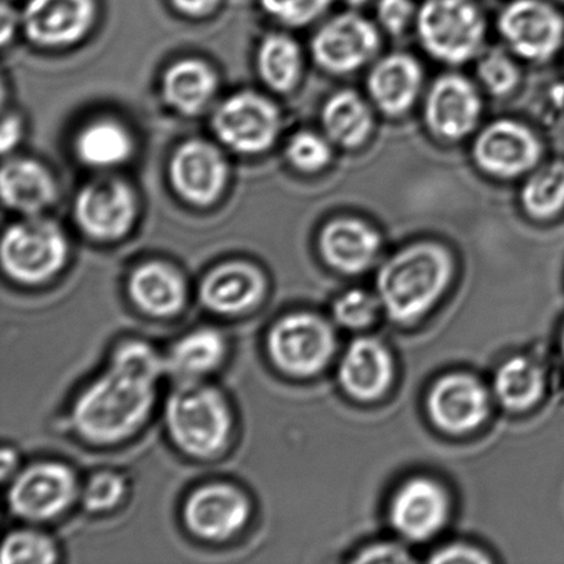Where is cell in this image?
I'll return each instance as SVG.
<instances>
[{"instance_id": "1", "label": "cell", "mask_w": 564, "mask_h": 564, "mask_svg": "<svg viewBox=\"0 0 564 564\" xmlns=\"http://www.w3.org/2000/svg\"><path fill=\"white\" fill-rule=\"evenodd\" d=\"M164 370V359L147 343L127 341L116 348L107 370L72 408L77 434L96 445L129 438L151 414Z\"/></svg>"}, {"instance_id": "2", "label": "cell", "mask_w": 564, "mask_h": 564, "mask_svg": "<svg viewBox=\"0 0 564 564\" xmlns=\"http://www.w3.org/2000/svg\"><path fill=\"white\" fill-rule=\"evenodd\" d=\"M455 273V259L442 242H412L381 264L376 288L381 307L398 324H412L444 295Z\"/></svg>"}, {"instance_id": "3", "label": "cell", "mask_w": 564, "mask_h": 564, "mask_svg": "<svg viewBox=\"0 0 564 564\" xmlns=\"http://www.w3.org/2000/svg\"><path fill=\"white\" fill-rule=\"evenodd\" d=\"M165 425L186 455L208 458L229 444L234 419L223 392L200 381H181L165 405Z\"/></svg>"}, {"instance_id": "4", "label": "cell", "mask_w": 564, "mask_h": 564, "mask_svg": "<svg viewBox=\"0 0 564 564\" xmlns=\"http://www.w3.org/2000/svg\"><path fill=\"white\" fill-rule=\"evenodd\" d=\"M414 30L431 58L456 68L486 48L488 20L478 0H423Z\"/></svg>"}, {"instance_id": "5", "label": "cell", "mask_w": 564, "mask_h": 564, "mask_svg": "<svg viewBox=\"0 0 564 564\" xmlns=\"http://www.w3.org/2000/svg\"><path fill=\"white\" fill-rule=\"evenodd\" d=\"M0 258L4 273L21 284L53 279L68 259V241L53 220L33 215L4 231Z\"/></svg>"}, {"instance_id": "6", "label": "cell", "mask_w": 564, "mask_h": 564, "mask_svg": "<svg viewBox=\"0 0 564 564\" xmlns=\"http://www.w3.org/2000/svg\"><path fill=\"white\" fill-rule=\"evenodd\" d=\"M544 145L523 121L497 119L474 134L471 158L480 173L497 181L527 178L543 163Z\"/></svg>"}, {"instance_id": "7", "label": "cell", "mask_w": 564, "mask_h": 564, "mask_svg": "<svg viewBox=\"0 0 564 564\" xmlns=\"http://www.w3.org/2000/svg\"><path fill=\"white\" fill-rule=\"evenodd\" d=\"M381 50L376 21L348 9L332 15L314 33L310 52L315 65L326 74L347 76L372 65Z\"/></svg>"}, {"instance_id": "8", "label": "cell", "mask_w": 564, "mask_h": 564, "mask_svg": "<svg viewBox=\"0 0 564 564\" xmlns=\"http://www.w3.org/2000/svg\"><path fill=\"white\" fill-rule=\"evenodd\" d=\"M497 32L519 59L545 64L564 46V14L551 0H511L497 15Z\"/></svg>"}, {"instance_id": "9", "label": "cell", "mask_w": 564, "mask_h": 564, "mask_svg": "<svg viewBox=\"0 0 564 564\" xmlns=\"http://www.w3.org/2000/svg\"><path fill=\"white\" fill-rule=\"evenodd\" d=\"M336 350L334 329L312 313L285 315L268 335V351L273 364L293 378H310L323 372Z\"/></svg>"}, {"instance_id": "10", "label": "cell", "mask_w": 564, "mask_h": 564, "mask_svg": "<svg viewBox=\"0 0 564 564\" xmlns=\"http://www.w3.org/2000/svg\"><path fill=\"white\" fill-rule=\"evenodd\" d=\"M484 99L479 87L458 72L435 77L424 94L423 123L431 137L445 143H457L479 130Z\"/></svg>"}, {"instance_id": "11", "label": "cell", "mask_w": 564, "mask_h": 564, "mask_svg": "<svg viewBox=\"0 0 564 564\" xmlns=\"http://www.w3.org/2000/svg\"><path fill=\"white\" fill-rule=\"evenodd\" d=\"M74 471L61 463H37L11 478L10 511L31 522L57 518L79 497Z\"/></svg>"}, {"instance_id": "12", "label": "cell", "mask_w": 564, "mask_h": 564, "mask_svg": "<svg viewBox=\"0 0 564 564\" xmlns=\"http://www.w3.org/2000/svg\"><path fill=\"white\" fill-rule=\"evenodd\" d=\"M213 129L218 140L237 153L267 152L280 134V110L261 94H235L215 110Z\"/></svg>"}, {"instance_id": "13", "label": "cell", "mask_w": 564, "mask_h": 564, "mask_svg": "<svg viewBox=\"0 0 564 564\" xmlns=\"http://www.w3.org/2000/svg\"><path fill=\"white\" fill-rule=\"evenodd\" d=\"M135 215L134 193L120 180L93 181L76 196V224L94 240L121 239L134 225Z\"/></svg>"}, {"instance_id": "14", "label": "cell", "mask_w": 564, "mask_h": 564, "mask_svg": "<svg viewBox=\"0 0 564 564\" xmlns=\"http://www.w3.org/2000/svg\"><path fill=\"white\" fill-rule=\"evenodd\" d=\"M251 518V502L239 488L212 484L193 491L184 507L186 528L196 538L220 543L235 538Z\"/></svg>"}, {"instance_id": "15", "label": "cell", "mask_w": 564, "mask_h": 564, "mask_svg": "<svg viewBox=\"0 0 564 564\" xmlns=\"http://www.w3.org/2000/svg\"><path fill=\"white\" fill-rule=\"evenodd\" d=\"M365 86L379 113L390 119L402 118L422 97L424 69L413 54L392 52L373 61Z\"/></svg>"}, {"instance_id": "16", "label": "cell", "mask_w": 564, "mask_h": 564, "mask_svg": "<svg viewBox=\"0 0 564 564\" xmlns=\"http://www.w3.org/2000/svg\"><path fill=\"white\" fill-rule=\"evenodd\" d=\"M96 14V0H26L20 22L36 46L68 47L86 36Z\"/></svg>"}, {"instance_id": "17", "label": "cell", "mask_w": 564, "mask_h": 564, "mask_svg": "<svg viewBox=\"0 0 564 564\" xmlns=\"http://www.w3.org/2000/svg\"><path fill=\"white\" fill-rule=\"evenodd\" d=\"M433 423L447 434L471 433L489 414V394L471 375L453 373L435 381L427 400Z\"/></svg>"}, {"instance_id": "18", "label": "cell", "mask_w": 564, "mask_h": 564, "mask_svg": "<svg viewBox=\"0 0 564 564\" xmlns=\"http://www.w3.org/2000/svg\"><path fill=\"white\" fill-rule=\"evenodd\" d=\"M451 516L446 490L434 479L413 478L397 490L390 519L398 533L411 541L435 538Z\"/></svg>"}, {"instance_id": "19", "label": "cell", "mask_w": 564, "mask_h": 564, "mask_svg": "<svg viewBox=\"0 0 564 564\" xmlns=\"http://www.w3.org/2000/svg\"><path fill=\"white\" fill-rule=\"evenodd\" d=\"M383 247L380 231L368 220L340 215L323 226L318 235L321 257L343 274H361L373 267Z\"/></svg>"}, {"instance_id": "20", "label": "cell", "mask_w": 564, "mask_h": 564, "mask_svg": "<svg viewBox=\"0 0 564 564\" xmlns=\"http://www.w3.org/2000/svg\"><path fill=\"white\" fill-rule=\"evenodd\" d=\"M170 180L175 192L186 202L208 206L224 191L228 164L213 143L191 140L182 143L171 159Z\"/></svg>"}, {"instance_id": "21", "label": "cell", "mask_w": 564, "mask_h": 564, "mask_svg": "<svg viewBox=\"0 0 564 564\" xmlns=\"http://www.w3.org/2000/svg\"><path fill=\"white\" fill-rule=\"evenodd\" d=\"M267 293L261 270L245 262L220 264L202 281L200 299L209 312L237 315L258 306Z\"/></svg>"}, {"instance_id": "22", "label": "cell", "mask_w": 564, "mask_h": 564, "mask_svg": "<svg viewBox=\"0 0 564 564\" xmlns=\"http://www.w3.org/2000/svg\"><path fill=\"white\" fill-rule=\"evenodd\" d=\"M343 390L357 401H376L394 380L391 354L376 339L361 337L347 348L339 367Z\"/></svg>"}, {"instance_id": "23", "label": "cell", "mask_w": 564, "mask_h": 564, "mask_svg": "<svg viewBox=\"0 0 564 564\" xmlns=\"http://www.w3.org/2000/svg\"><path fill=\"white\" fill-rule=\"evenodd\" d=\"M375 108L352 88H340L330 94L321 109V126L335 148L358 151L372 138L376 129Z\"/></svg>"}, {"instance_id": "24", "label": "cell", "mask_w": 564, "mask_h": 564, "mask_svg": "<svg viewBox=\"0 0 564 564\" xmlns=\"http://www.w3.org/2000/svg\"><path fill=\"white\" fill-rule=\"evenodd\" d=\"M131 301L143 313L153 317L178 314L186 303L184 278L163 262H148L138 267L129 279Z\"/></svg>"}, {"instance_id": "25", "label": "cell", "mask_w": 564, "mask_h": 564, "mask_svg": "<svg viewBox=\"0 0 564 564\" xmlns=\"http://www.w3.org/2000/svg\"><path fill=\"white\" fill-rule=\"evenodd\" d=\"M0 192L6 207L33 217L52 206L57 187L42 164L30 159H17L3 165Z\"/></svg>"}, {"instance_id": "26", "label": "cell", "mask_w": 564, "mask_h": 564, "mask_svg": "<svg viewBox=\"0 0 564 564\" xmlns=\"http://www.w3.org/2000/svg\"><path fill=\"white\" fill-rule=\"evenodd\" d=\"M214 70L200 59L187 58L171 65L163 76L165 101L182 115H197L208 107L217 93Z\"/></svg>"}, {"instance_id": "27", "label": "cell", "mask_w": 564, "mask_h": 564, "mask_svg": "<svg viewBox=\"0 0 564 564\" xmlns=\"http://www.w3.org/2000/svg\"><path fill=\"white\" fill-rule=\"evenodd\" d=\"M226 341L223 332L200 328L175 343L164 359L165 369L181 381H198L223 364Z\"/></svg>"}, {"instance_id": "28", "label": "cell", "mask_w": 564, "mask_h": 564, "mask_svg": "<svg viewBox=\"0 0 564 564\" xmlns=\"http://www.w3.org/2000/svg\"><path fill=\"white\" fill-rule=\"evenodd\" d=\"M519 204L529 219L549 224L564 213V159L541 163L523 181Z\"/></svg>"}, {"instance_id": "29", "label": "cell", "mask_w": 564, "mask_h": 564, "mask_svg": "<svg viewBox=\"0 0 564 564\" xmlns=\"http://www.w3.org/2000/svg\"><path fill=\"white\" fill-rule=\"evenodd\" d=\"M134 142L129 130L118 121L101 119L83 127L75 151L82 163L94 169H112L131 158Z\"/></svg>"}, {"instance_id": "30", "label": "cell", "mask_w": 564, "mask_h": 564, "mask_svg": "<svg viewBox=\"0 0 564 564\" xmlns=\"http://www.w3.org/2000/svg\"><path fill=\"white\" fill-rule=\"evenodd\" d=\"M543 370L532 359L513 357L502 364L495 378L497 400L512 412L533 408L544 394Z\"/></svg>"}, {"instance_id": "31", "label": "cell", "mask_w": 564, "mask_h": 564, "mask_svg": "<svg viewBox=\"0 0 564 564\" xmlns=\"http://www.w3.org/2000/svg\"><path fill=\"white\" fill-rule=\"evenodd\" d=\"M258 70L262 80L274 91H292L302 77L301 46L285 33H272L259 47Z\"/></svg>"}, {"instance_id": "32", "label": "cell", "mask_w": 564, "mask_h": 564, "mask_svg": "<svg viewBox=\"0 0 564 564\" xmlns=\"http://www.w3.org/2000/svg\"><path fill=\"white\" fill-rule=\"evenodd\" d=\"M518 59L506 46L486 47L475 59V74L480 87L495 98L511 96L522 80Z\"/></svg>"}, {"instance_id": "33", "label": "cell", "mask_w": 564, "mask_h": 564, "mask_svg": "<svg viewBox=\"0 0 564 564\" xmlns=\"http://www.w3.org/2000/svg\"><path fill=\"white\" fill-rule=\"evenodd\" d=\"M334 148L324 132L302 130L291 137L285 154L293 169L303 174H318L329 167Z\"/></svg>"}, {"instance_id": "34", "label": "cell", "mask_w": 564, "mask_h": 564, "mask_svg": "<svg viewBox=\"0 0 564 564\" xmlns=\"http://www.w3.org/2000/svg\"><path fill=\"white\" fill-rule=\"evenodd\" d=\"M57 556L54 541L36 530L10 533L0 550V562L3 564H52Z\"/></svg>"}, {"instance_id": "35", "label": "cell", "mask_w": 564, "mask_h": 564, "mask_svg": "<svg viewBox=\"0 0 564 564\" xmlns=\"http://www.w3.org/2000/svg\"><path fill=\"white\" fill-rule=\"evenodd\" d=\"M127 486L119 474L102 471L93 475L80 490L85 510L97 513L113 510L124 499Z\"/></svg>"}, {"instance_id": "36", "label": "cell", "mask_w": 564, "mask_h": 564, "mask_svg": "<svg viewBox=\"0 0 564 564\" xmlns=\"http://www.w3.org/2000/svg\"><path fill=\"white\" fill-rule=\"evenodd\" d=\"M381 307L380 299L372 293L352 290L337 299L334 315L341 326L350 329H362L372 325L378 318Z\"/></svg>"}, {"instance_id": "37", "label": "cell", "mask_w": 564, "mask_h": 564, "mask_svg": "<svg viewBox=\"0 0 564 564\" xmlns=\"http://www.w3.org/2000/svg\"><path fill=\"white\" fill-rule=\"evenodd\" d=\"M336 0H261L267 14L288 26H306L318 21Z\"/></svg>"}, {"instance_id": "38", "label": "cell", "mask_w": 564, "mask_h": 564, "mask_svg": "<svg viewBox=\"0 0 564 564\" xmlns=\"http://www.w3.org/2000/svg\"><path fill=\"white\" fill-rule=\"evenodd\" d=\"M416 0H376L375 21L380 31L392 37H401L416 24Z\"/></svg>"}, {"instance_id": "39", "label": "cell", "mask_w": 564, "mask_h": 564, "mask_svg": "<svg viewBox=\"0 0 564 564\" xmlns=\"http://www.w3.org/2000/svg\"><path fill=\"white\" fill-rule=\"evenodd\" d=\"M356 563L365 564H397L411 563V556L400 545L395 544H375L359 552Z\"/></svg>"}, {"instance_id": "40", "label": "cell", "mask_w": 564, "mask_h": 564, "mask_svg": "<svg viewBox=\"0 0 564 564\" xmlns=\"http://www.w3.org/2000/svg\"><path fill=\"white\" fill-rule=\"evenodd\" d=\"M431 563L455 564V563H489L490 560L482 551L466 544H453L444 546L435 552L430 560Z\"/></svg>"}, {"instance_id": "41", "label": "cell", "mask_w": 564, "mask_h": 564, "mask_svg": "<svg viewBox=\"0 0 564 564\" xmlns=\"http://www.w3.org/2000/svg\"><path fill=\"white\" fill-rule=\"evenodd\" d=\"M175 10L189 17H204L212 14L220 4V0H171Z\"/></svg>"}, {"instance_id": "42", "label": "cell", "mask_w": 564, "mask_h": 564, "mask_svg": "<svg viewBox=\"0 0 564 564\" xmlns=\"http://www.w3.org/2000/svg\"><path fill=\"white\" fill-rule=\"evenodd\" d=\"M0 134H2L0 135L2 152L8 153L20 141L22 134L21 121L13 115L8 116V118L3 119L2 132Z\"/></svg>"}, {"instance_id": "43", "label": "cell", "mask_w": 564, "mask_h": 564, "mask_svg": "<svg viewBox=\"0 0 564 564\" xmlns=\"http://www.w3.org/2000/svg\"><path fill=\"white\" fill-rule=\"evenodd\" d=\"M19 22L15 17V11L11 10L8 4L3 3L2 8V43H8L9 39L13 37L15 24Z\"/></svg>"}, {"instance_id": "44", "label": "cell", "mask_w": 564, "mask_h": 564, "mask_svg": "<svg viewBox=\"0 0 564 564\" xmlns=\"http://www.w3.org/2000/svg\"><path fill=\"white\" fill-rule=\"evenodd\" d=\"M17 466H19L17 453L13 449H9V447H4L2 451V479L13 478Z\"/></svg>"}, {"instance_id": "45", "label": "cell", "mask_w": 564, "mask_h": 564, "mask_svg": "<svg viewBox=\"0 0 564 564\" xmlns=\"http://www.w3.org/2000/svg\"><path fill=\"white\" fill-rule=\"evenodd\" d=\"M348 9L359 10L369 3H375L376 0H341Z\"/></svg>"}, {"instance_id": "46", "label": "cell", "mask_w": 564, "mask_h": 564, "mask_svg": "<svg viewBox=\"0 0 564 564\" xmlns=\"http://www.w3.org/2000/svg\"><path fill=\"white\" fill-rule=\"evenodd\" d=\"M561 350H562V358H563V362H564V328L562 332Z\"/></svg>"}, {"instance_id": "47", "label": "cell", "mask_w": 564, "mask_h": 564, "mask_svg": "<svg viewBox=\"0 0 564 564\" xmlns=\"http://www.w3.org/2000/svg\"><path fill=\"white\" fill-rule=\"evenodd\" d=\"M555 2L561 3L564 6V0H555Z\"/></svg>"}]
</instances>
